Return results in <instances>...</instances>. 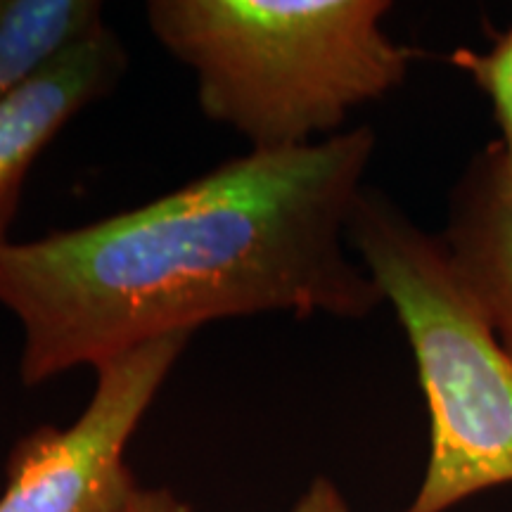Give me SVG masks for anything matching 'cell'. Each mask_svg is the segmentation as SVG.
I'll list each match as a JSON object with an SVG mask.
<instances>
[{
    "mask_svg": "<svg viewBox=\"0 0 512 512\" xmlns=\"http://www.w3.org/2000/svg\"><path fill=\"white\" fill-rule=\"evenodd\" d=\"M124 512H192L166 489H138Z\"/></svg>",
    "mask_w": 512,
    "mask_h": 512,
    "instance_id": "30bf717a",
    "label": "cell"
},
{
    "mask_svg": "<svg viewBox=\"0 0 512 512\" xmlns=\"http://www.w3.org/2000/svg\"><path fill=\"white\" fill-rule=\"evenodd\" d=\"M451 60L458 69L470 74L494 107L496 124L501 128V140H496V147L505 176L512 183V29L496 34L491 48L484 53L463 48L456 50Z\"/></svg>",
    "mask_w": 512,
    "mask_h": 512,
    "instance_id": "ba28073f",
    "label": "cell"
},
{
    "mask_svg": "<svg viewBox=\"0 0 512 512\" xmlns=\"http://www.w3.org/2000/svg\"><path fill=\"white\" fill-rule=\"evenodd\" d=\"M441 240L486 323L512 358V183L496 143L465 166L448 195Z\"/></svg>",
    "mask_w": 512,
    "mask_h": 512,
    "instance_id": "8992f818",
    "label": "cell"
},
{
    "mask_svg": "<svg viewBox=\"0 0 512 512\" xmlns=\"http://www.w3.org/2000/svg\"><path fill=\"white\" fill-rule=\"evenodd\" d=\"M347 242L394 306L430 413V460L406 512H446L512 484V358L441 235L366 185Z\"/></svg>",
    "mask_w": 512,
    "mask_h": 512,
    "instance_id": "3957f363",
    "label": "cell"
},
{
    "mask_svg": "<svg viewBox=\"0 0 512 512\" xmlns=\"http://www.w3.org/2000/svg\"><path fill=\"white\" fill-rule=\"evenodd\" d=\"M377 136L356 126L233 157L136 209L0 245V304L24 332L19 377L79 366L223 318L358 320L384 304L347 230Z\"/></svg>",
    "mask_w": 512,
    "mask_h": 512,
    "instance_id": "6da1fadb",
    "label": "cell"
},
{
    "mask_svg": "<svg viewBox=\"0 0 512 512\" xmlns=\"http://www.w3.org/2000/svg\"><path fill=\"white\" fill-rule=\"evenodd\" d=\"M190 337H159L98 363L93 399L72 427L43 425L12 448L0 512H124L140 489L126 444Z\"/></svg>",
    "mask_w": 512,
    "mask_h": 512,
    "instance_id": "277c9868",
    "label": "cell"
},
{
    "mask_svg": "<svg viewBox=\"0 0 512 512\" xmlns=\"http://www.w3.org/2000/svg\"><path fill=\"white\" fill-rule=\"evenodd\" d=\"M102 24L98 0H0V100Z\"/></svg>",
    "mask_w": 512,
    "mask_h": 512,
    "instance_id": "52a82bcc",
    "label": "cell"
},
{
    "mask_svg": "<svg viewBox=\"0 0 512 512\" xmlns=\"http://www.w3.org/2000/svg\"><path fill=\"white\" fill-rule=\"evenodd\" d=\"M389 0H152L145 17L197 83L204 117L249 150L342 133L356 107L403 86L415 50L382 29Z\"/></svg>",
    "mask_w": 512,
    "mask_h": 512,
    "instance_id": "7a4b0ae2",
    "label": "cell"
},
{
    "mask_svg": "<svg viewBox=\"0 0 512 512\" xmlns=\"http://www.w3.org/2000/svg\"><path fill=\"white\" fill-rule=\"evenodd\" d=\"M128 72V50L102 24L0 100V245L12 240L31 166L76 114L107 98Z\"/></svg>",
    "mask_w": 512,
    "mask_h": 512,
    "instance_id": "5b68a950",
    "label": "cell"
},
{
    "mask_svg": "<svg viewBox=\"0 0 512 512\" xmlns=\"http://www.w3.org/2000/svg\"><path fill=\"white\" fill-rule=\"evenodd\" d=\"M294 512H351L347 501L330 479L318 477L294 505Z\"/></svg>",
    "mask_w": 512,
    "mask_h": 512,
    "instance_id": "9c48e42d",
    "label": "cell"
}]
</instances>
